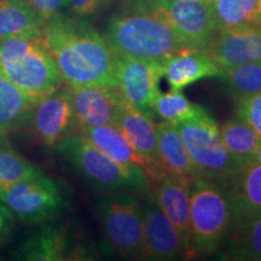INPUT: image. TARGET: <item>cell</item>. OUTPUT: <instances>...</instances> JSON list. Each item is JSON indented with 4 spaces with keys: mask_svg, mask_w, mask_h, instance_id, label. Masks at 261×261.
I'll return each mask as SVG.
<instances>
[{
    "mask_svg": "<svg viewBox=\"0 0 261 261\" xmlns=\"http://www.w3.org/2000/svg\"><path fill=\"white\" fill-rule=\"evenodd\" d=\"M40 39L56 62L65 85L117 90V54L106 37L80 17L52 16L45 21Z\"/></svg>",
    "mask_w": 261,
    "mask_h": 261,
    "instance_id": "1",
    "label": "cell"
},
{
    "mask_svg": "<svg viewBox=\"0 0 261 261\" xmlns=\"http://www.w3.org/2000/svg\"><path fill=\"white\" fill-rule=\"evenodd\" d=\"M106 39L119 56L142 58L159 64L188 47L161 16L137 10L113 16L108 23Z\"/></svg>",
    "mask_w": 261,
    "mask_h": 261,
    "instance_id": "2",
    "label": "cell"
},
{
    "mask_svg": "<svg viewBox=\"0 0 261 261\" xmlns=\"http://www.w3.org/2000/svg\"><path fill=\"white\" fill-rule=\"evenodd\" d=\"M0 73L37 102L64 84L40 38L0 40Z\"/></svg>",
    "mask_w": 261,
    "mask_h": 261,
    "instance_id": "3",
    "label": "cell"
},
{
    "mask_svg": "<svg viewBox=\"0 0 261 261\" xmlns=\"http://www.w3.org/2000/svg\"><path fill=\"white\" fill-rule=\"evenodd\" d=\"M231 226L232 211L225 192L207 179L190 178L191 253H214Z\"/></svg>",
    "mask_w": 261,
    "mask_h": 261,
    "instance_id": "4",
    "label": "cell"
},
{
    "mask_svg": "<svg viewBox=\"0 0 261 261\" xmlns=\"http://www.w3.org/2000/svg\"><path fill=\"white\" fill-rule=\"evenodd\" d=\"M197 175L225 190L241 163L228 154L221 140L219 127L205 115L177 125Z\"/></svg>",
    "mask_w": 261,
    "mask_h": 261,
    "instance_id": "5",
    "label": "cell"
},
{
    "mask_svg": "<svg viewBox=\"0 0 261 261\" xmlns=\"http://www.w3.org/2000/svg\"><path fill=\"white\" fill-rule=\"evenodd\" d=\"M0 201L15 218L28 224L52 219L69 205L67 189L45 173L0 190Z\"/></svg>",
    "mask_w": 261,
    "mask_h": 261,
    "instance_id": "6",
    "label": "cell"
},
{
    "mask_svg": "<svg viewBox=\"0 0 261 261\" xmlns=\"http://www.w3.org/2000/svg\"><path fill=\"white\" fill-rule=\"evenodd\" d=\"M98 214L108 246L125 256H144L143 211L127 194L109 192L98 201Z\"/></svg>",
    "mask_w": 261,
    "mask_h": 261,
    "instance_id": "7",
    "label": "cell"
},
{
    "mask_svg": "<svg viewBox=\"0 0 261 261\" xmlns=\"http://www.w3.org/2000/svg\"><path fill=\"white\" fill-rule=\"evenodd\" d=\"M55 148L77 174L97 190L115 192L130 187L122 168L80 132L64 138Z\"/></svg>",
    "mask_w": 261,
    "mask_h": 261,
    "instance_id": "8",
    "label": "cell"
},
{
    "mask_svg": "<svg viewBox=\"0 0 261 261\" xmlns=\"http://www.w3.org/2000/svg\"><path fill=\"white\" fill-rule=\"evenodd\" d=\"M79 132L122 168L132 188L145 190L149 187V180L160 181L163 178V175L136 151L116 126L84 127Z\"/></svg>",
    "mask_w": 261,
    "mask_h": 261,
    "instance_id": "9",
    "label": "cell"
},
{
    "mask_svg": "<svg viewBox=\"0 0 261 261\" xmlns=\"http://www.w3.org/2000/svg\"><path fill=\"white\" fill-rule=\"evenodd\" d=\"M162 76V64L117 55V91L125 102L149 117L152 116L155 100L161 93L159 84Z\"/></svg>",
    "mask_w": 261,
    "mask_h": 261,
    "instance_id": "10",
    "label": "cell"
},
{
    "mask_svg": "<svg viewBox=\"0 0 261 261\" xmlns=\"http://www.w3.org/2000/svg\"><path fill=\"white\" fill-rule=\"evenodd\" d=\"M28 128L47 146H56L64 138L79 129L70 87L62 85L60 89L35 103Z\"/></svg>",
    "mask_w": 261,
    "mask_h": 261,
    "instance_id": "11",
    "label": "cell"
},
{
    "mask_svg": "<svg viewBox=\"0 0 261 261\" xmlns=\"http://www.w3.org/2000/svg\"><path fill=\"white\" fill-rule=\"evenodd\" d=\"M152 12L166 19L188 47L203 50L217 32L210 0H166Z\"/></svg>",
    "mask_w": 261,
    "mask_h": 261,
    "instance_id": "12",
    "label": "cell"
},
{
    "mask_svg": "<svg viewBox=\"0 0 261 261\" xmlns=\"http://www.w3.org/2000/svg\"><path fill=\"white\" fill-rule=\"evenodd\" d=\"M203 50L221 70L261 62V27L217 31Z\"/></svg>",
    "mask_w": 261,
    "mask_h": 261,
    "instance_id": "13",
    "label": "cell"
},
{
    "mask_svg": "<svg viewBox=\"0 0 261 261\" xmlns=\"http://www.w3.org/2000/svg\"><path fill=\"white\" fill-rule=\"evenodd\" d=\"M71 102L79 129L84 127L115 125L125 100L116 89L106 86L70 87Z\"/></svg>",
    "mask_w": 261,
    "mask_h": 261,
    "instance_id": "14",
    "label": "cell"
},
{
    "mask_svg": "<svg viewBox=\"0 0 261 261\" xmlns=\"http://www.w3.org/2000/svg\"><path fill=\"white\" fill-rule=\"evenodd\" d=\"M144 256L151 260H177L185 255L181 238L156 200L143 210Z\"/></svg>",
    "mask_w": 261,
    "mask_h": 261,
    "instance_id": "15",
    "label": "cell"
},
{
    "mask_svg": "<svg viewBox=\"0 0 261 261\" xmlns=\"http://www.w3.org/2000/svg\"><path fill=\"white\" fill-rule=\"evenodd\" d=\"M156 202L174 225L181 238L185 255L191 253L190 178L168 173L159 181Z\"/></svg>",
    "mask_w": 261,
    "mask_h": 261,
    "instance_id": "16",
    "label": "cell"
},
{
    "mask_svg": "<svg viewBox=\"0 0 261 261\" xmlns=\"http://www.w3.org/2000/svg\"><path fill=\"white\" fill-rule=\"evenodd\" d=\"M232 211V225L261 214V165L248 160L223 190Z\"/></svg>",
    "mask_w": 261,
    "mask_h": 261,
    "instance_id": "17",
    "label": "cell"
},
{
    "mask_svg": "<svg viewBox=\"0 0 261 261\" xmlns=\"http://www.w3.org/2000/svg\"><path fill=\"white\" fill-rule=\"evenodd\" d=\"M139 155L165 177L168 174L162 167L158 151V127L151 120L136 108L123 102L115 125Z\"/></svg>",
    "mask_w": 261,
    "mask_h": 261,
    "instance_id": "18",
    "label": "cell"
},
{
    "mask_svg": "<svg viewBox=\"0 0 261 261\" xmlns=\"http://www.w3.org/2000/svg\"><path fill=\"white\" fill-rule=\"evenodd\" d=\"M221 70L202 48L187 47L162 64V75L172 91H181L204 77H220Z\"/></svg>",
    "mask_w": 261,
    "mask_h": 261,
    "instance_id": "19",
    "label": "cell"
},
{
    "mask_svg": "<svg viewBox=\"0 0 261 261\" xmlns=\"http://www.w3.org/2000/svg\"><path fill=\"white\" fill-rule=\"evenodd\" d=\"M75 247L64 228L46 226L28 237L18 248L16 257L29 261H57L71 259Z\"/></svg>",
    "mask_w": 261,
    "mask_h": 261,
    "instance_id": "20",
    "label": "cell"
},
{
    "mask_svg": "<svg viewBox=\"0 0 261 261\" xmlns=\"http://www.w3.org/2000/svg\"><path fill=\"white\" fill-rule=\"evenodd\" d=\"M44 24L45 19L24 0H0V40L38 39Z\"/></svg>",
    "mask_w": 261,
    "mask_h": 261,
    "instance_id": "21",
    "label": "cell"
},
{
    "mask_svg": "<svg viewBox=\"0 0 261 261\" xmlns=\"http://www.w3.org/2000/svg\"><path fill=\"white\" fill-rule=\"evenodd\" d=\"M35 103L0 73V136L28 128Z\"/></svg>",
    "mask_w": 261,
    "mask_h": 261,
    "instance_id": "22",
    "label": "cell"
},
{
    "mask_svg": "<svg viewBox=\"0 0 261 261\" xmlns=\"http://www.w3.org/2000/svg\"><path fill=\"white\" fill-rule=\"evenodd\" d=\"M158 127V151L163 169L167 173H177L188 178L198 177L181 135L174 123L160 122Z\"/></svg>",
    "mask_w": 261,
    "mask_h": 261,
    "instance_id": "23",
    "label": "cell"
},
{
    "mask_svg": "<svg viewBox=\"0 0 261 261\" xmlns=\"http://www.w3.org/2000/svg\"><path fill=\"white\" fill-rule=\"evenodd\" d=\"M217 31L260 25V0H210Z\"/></svg>",
    "mask_w": 261,
    "mask_h": 261,
    "instance_id": "24",
    "label": "cell"
},
{
    "mask_svg": "<svg viewBox=\"0 0 261 261\" xmlns=\"http://www.w3.org/2000/svg\"><path fill=\"white\" fill-rule=\"evenodd\" d=\"M226 237L228 256L261 261V214L233 224Z\"/></svg>",
    "mask_w": 261,
    "mask_h": 261,
    "instance_id": "25",
    "label": "cell"
},
{
    "mask_svg": "<svg viewBox=\"0 0 261 261\" xmlns=\"http://www.w3.org/2000/svg\"><path fill=\"white\" fill-rule=\"evenodd\" d=\"M221 140L232 158L242 165L254 160L261 138L246 121L240 117L228 120L219 128Z\"/></svg>",
    "mask_w": 261,
    "mask_h": 261,
    "instance_id": "26",
    "label": "cell"
},
{
    "mask_svg": "<svg viewBox=\"0 0 261 261\" xmlns=\"http://www.w3.org/2000/svg\"><path fill=\"white\" fill-rule=\"evenodd\" d=\"M41 174L44 172L40 167L16 151L6 142V136H0V190Z\"/></svg>",
    "mask_w": 261,
    "mask_h": 261,
    "instance_id": "27",
    "label": "cell"
},
{
    "mask_svg": "<svg viewBox=\"0 0 261 261\" xmlns=\"http://www.w3.org/2000/svg\"><path fill=\"white\" fill-rule=\"evenodd\" d=\"M154 112L162 120L174 123L175 126L208 114L202 107L190 102L180 91L160 93L155 100Z\"/></svg>",
    "mask_w": 261,
    "mask_h": 261,
    "instance_id": "28",
    "label": "cell"
},
{
    "mask_svg": "<svg viewBox=\"0 0 261 261\" xmlns=\"http://www.w3.org/2000/svg\"><path fill=\"white\" fill-rule=\"evenodd\" d=\"M221 79L238 98L261 92V62L241 64L221 71Z\"/></svg>",
    "mask_w": 261,
    "mask_h": 261,
    "instance_id": "29",
    "label": "cell"
},
{
    "mask_svg": "<svg viewBox=\"0 0 261 261\" xmlns=\"http://www.w3.org/2000/svg\"><path fill=\"white\" fill-rule=\"evenodd\" d=\"M237 115L261 138V92L238 98Z\"/></svg>",
    "mask_w": 261,
    "mask_h": 261,
    "instance_id": "30",
    "label": "cell"
},
{
    "mask_svg": "<svg viewBox=\"0 0 261 261\" xmlns=\"http://www.w3.org/2000/svg\"><path fill=\"white\" fill-rule=\"evenodd\" d=\"M112 0H65L64 8L76 17H87L102 10Z\"/></svg>",
    "mask_w": 261,
    "mask_h": 261,
    "instance_id": "31",
    "label": "cell"
},
{
    "mask_svg": "<svg viewBox=\"0 0 261 261\" xmlns=\"http://www.w3.org/2000/svg\"><path fill=\"white\" fill-rule=\"evenodd\" d=\"M24 2L45 21L52 16L60 14L61 9L64 8L65 4V0H24Z\"/></svg>",
    "mask_w": 261,
    "mask_h": 261,
    "instance_id": "32",
    "label": "cell"
},
{
    "mask_svg": "<svg viewBox=\"0 0 261 261\" xmlns=\"http://www.w3.org/2000/svg\"><path fill=\"white\" fill-rule=\"evenodd\" d=\"M14 214L0 201V247L6 242L14 226Z\"/></svg>",
    "mask_w": 261,
    "mask_h": 261,
    "instance_id": "33",
    "label": "cell"
},
{
    "mask_svg": "<svg viewBox=\"0 0 261 261\" xmlns=\"http://www.w3.org/2000/svg\"><path fill=\"white\" fill-rule=\"evenodd\" d=\"M166 0H128L130 8L137 11L152 12L159 9Z\"/></svg>",
    "mask_w": 261,
    "mask_h": 261,
    "instance_id": "34",
    "label": "cell"
},
{
    "mask_svg": "<svg viewBox=\"0 0 261 261\" xmlns=\"http://www.w3.org/2000/svg\"><path fill=\"white\" fill-rule=\"evenodd\" d=\"M254 160H255L257 163H260V165H261V140L259 143V146H257L256 154H255V156H254Z\"/></svg>",
    "mask_w": 261,
    "mask_h": 261,
    "instance_id": "35",
    "label": "cell"
},
{
    "mask_svg": "<svg viewBox=\"0 0 261 261\" xmlns=\"http://www.w3.org/2000/svg\"><path fill=\"white\" fill-rule=\"evenodd\" d=\"M260 24H261V0H260Z\"/></svg>",
    "mask_w": 261,
    "mask_h": 261,
    "instance_id": "36",
    "label": "cell"
}]
</instances>
